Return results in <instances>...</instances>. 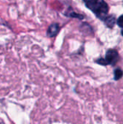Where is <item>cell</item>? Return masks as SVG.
I'll return each mask as SVG.
<instances>
[{"instance_id":"cell-4","label":"cell","mask_w":123,"mask_h":124,"mask_svg":"<svg viewBox=\"0 0 123 124\" xmlns=\"http://www.w3.org/2000/svg\"><path fill=\"white\" fill-rule=\"evenodd\" d=\"M104 22L107 25V27L113 28L114 25H115L117 20H116V18H115V17L114 15H107V17L104 19Z\"/></svg>"},{"instance_id":"cell-2","label":"cell","mask_w":123,"mask_h":124,"mask_svg":"<svg viewBox=\"0 0 123 124\" xmlns=\"http://www.w3.org/2000/svg\"><path fill=\"white\" fill-rule=\"evenodd\" d=\"M119 58V54L117 50L115 49H109L107 51L105 59L108 63V65H115Z\"/></svg>"},{"instance_id":"cell-7","label":"cell","mask_w":123,"mask_h":124,"mask_svg":"<svg viewBox=\"0 0 123 124\" xmlns=\"http://www.w3.org/2000/svg\"><path fill=\"white\" fill-rule=\"evenodd\" d=\"M96 62V63H98V64H99V65H104V66L108 65V63H107V60H106L105 58L99 59V60H97Z\"/></svg>"},{"instance_id":"cell-8","label":"cell","mask_w":123,"mask_h":124,"mask_svg":"<svg viewBox=\"0 0 123 124\" xmlns=\"http://www.w3.org/2000/svg\"><path fill=\"white\" fill-rule=\"evenodd\" d=\"M117 25H118L119 27L123 28V15H121V16L117 19Z\"/></svg>"},{"instance_id":"cell-9","label":"cell","mask_w":123,"mask_h":124,"mask_svg":"<svg viewBox=\"0 0 123 124\" xmlns=\"http://www.w3.org/2000/svg\"><path fill=\"white\" fill-rule=\"evenodd\" d=\"M121 34H122V35H123V30H122V32H121Z\"/></svg>"},{"instance_id":"cell-5","label":"cell","mask_w":123,"mask_h":124,"mask_svg":"<svg viewBox=\"0 0 123 124\" xmlns=\"http://www.w3.org/2000/svg\"><path fill=\"white\" fill-rule=\"evenodd\" d=\"M123 76V71L120 68H117L114 73L115 80H120Z\"/></svg>"},{"instance_id":"cell-6","label":"cell","mask_w":123,"mask_h":124,"mask_svg":"<svg viewBox=\"0 0 123 124\" xmlns=\"http://www.w3.org/2000/svg\"><path fill=\"white\" fill-rule=\"evenodd\" d=\"M65 15H66L67 16H68V17H77V18H78V19H80V20H83V15H80V14H78V13H75V12H70V13L65 14Z\"/></svg>"},{"instance_id":"cell-3","label":"cell","mask_w":123,"mask_h":124,"mask_svg":"<svg viewBox=\"0 0 123 124\" xmlns=\"http://www.w3.org/2000/svg\"><path fill=\"white\" fill-rule=\"evenodd\" d=\"M59 29H60V28H59V25L58 23H53L48 28L46 35L49 37H54L58 34Z\"/></svg>"},{"instance_id":"cell-1","label":"cell","mask_w":123,"mask_h":124,"mask_svg":"<svg viewBox=\"0 0 123 124\" xmlns=\"http://www.w3.org/2000/svg\"><path fill=\"white\" fill-rule=\"evenodd\" d=\"M85 5L100 20H104L108 15L109 6L104 0H83Z\"/></svg>"}]
</instances>
